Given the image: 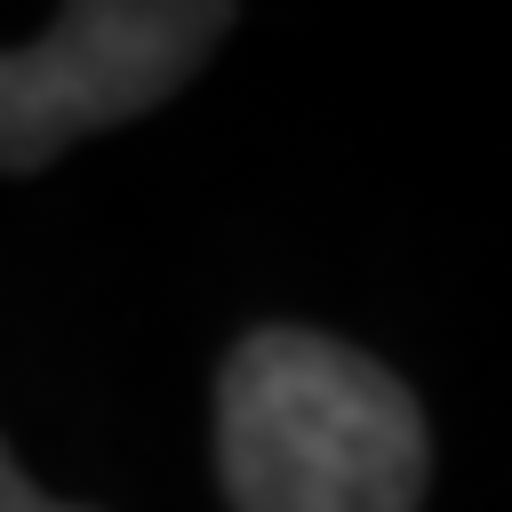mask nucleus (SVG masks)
Listing matches in <instances>:
<instances>
[{"instance_id": "obj_2", "label": "nucleus", "mask_w": 512, "mask_h": 512, "mask_svg": "<svg viewBox=\"0 0 512 512\" xmlns=\"http://www.w3.org/2000/svg\"><path fill=\"white\" fill-rule=\"evenodd\" d=\"M232 32L216 0H80L0 56V168L32 176L64 144L168 104Z\"/></svg>"}, {"instance_id": "obj_1", "label": "nucleus", "mask_w": 512, "mask_h": 512, "mask_svg": "<svg viewBox=\"0 0 512 512\" xmlns=\"http://www.w3.org/2000/svg\"><path fill=\"white\" fill-rule=\"evenodd\" d=\"M432 432L416 392L312 328H256L216 376V480L232 512H416Z\"/></svg>"}, {"instance_id": "obj_3", "label": "nucleus", "mask_w": 512, "mask_h": 512, "mask_svg": "<svg viewBox=\"0 0 512 512\" xmlns=\"http://www.w3.org/2000/svg\"><path fill=\"white\" fill-rule=\"evenodd\" d=\"M0 512H88V504H56L48 488H32V472L8 456V440H0Z\"/></svg>"}]
</instances>
